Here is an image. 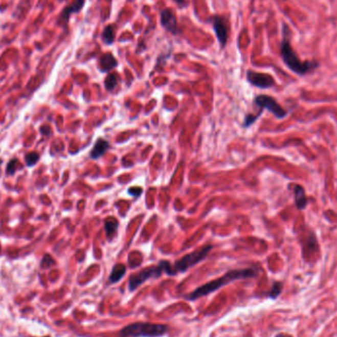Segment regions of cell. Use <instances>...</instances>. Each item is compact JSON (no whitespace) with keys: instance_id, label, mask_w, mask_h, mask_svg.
Segmentation results:
<instances>
[{"instance_id":"obj_1","label":"cell","mask_w":337,"mask_h":337,"mask_svg":"<svg viewBox=\"0 0 337 337\" xmlns=\"http://www.w3.org/2000/svg\"><path fill=\"white\" fill-rule=\"evenodd\" d=\"M282 30H283L282 33L283 37L280 44V55L283 60L284 64L287 68L299 76H305L316 71L321 66V63L318 60H306V61L301 60L291 44L290 28L286 23H284L282 25Z\"/></svg>"},{"instance_id":"obj_2","label":"cell","mask_w":337,"mask_h":337,"mask_svg":"<svg viewBox=\"0 0 337 337\" xmlns=\"http://www.w3.org/2000/svg\"><path fill=\"white\" fill-rule=\"evenodd\" d=\"M257 275V270L255 268H245V269L231 270L221 276L220 278H217L213 281H210L208 283L204 284L203 286L196 288L193 292H191L189 295L185 297L189 301H194L196 299H199L201 297L207 296L220 288L232 283L236 280L241 279H246V278H254Z\"/></svg>"},{"instance_id":"obj_3","label":"cell","mask_w":337,"mask_h":337,"mask_svg":"<svg viewBox=\"0 0 337 337\" xmlns=\"http://www.w3.org/2000/svg\"><path fill=\"white\" fill-rule=\"evenodd\" d=\"M163 273H166L170 276L175 275L173 265L167 260L160 261L159 264L156 266H149L145 269H142L135 274H132L128 280V289L130 292H133L149 279L158 278L162 275Z\"/></svg>"},{"instance_id":"obj_4","label":"cell","mask_w":337,"mask_h":337,"mask_svg":"<svg viewBox=\"0 0 337 337\" xmlns=\"http://www.w3.org/2000/svg\"><path fill=\"white\" fill-rule=\"evenodd\" d=\"M168 331L169 328L166 324L134 323L122 328L119 337H161Z\"/></svg>"},{"instance_id":"obj_5","label":"cell","mask_w":337,"mask_h":337,"mask_svg":"<svg viewBox=\"0 0 337 337\" xmlns=\"http://www.w3.org/2000/svg\"><path fill=\"white\" fill-rule=\"evenodd\" d=\"M212 249H213V245H210V244L205 245L201 249L196 250L195 252L189 254V255L182 257L181 259H178L177 261H175V264L173 265V270H174L175 275L178 272H186L190 267H192L195 264H197L198 262H200L207 256Z\"/></svg>"},{"instance_id":"obj_6","label":"cell","mask_w":337,"mask_h":337,"mask_svg":"<svg viewBox=\"0 0 337 337\" xmlns=\"http://www.w3.org/2000/svg\"><path fill=\"white\" fill-rule=\"evenodd\" d=\"M255 102L256 105L261 108L260 111H262V109L265 108L271 114H273L274 117L278 120H283L289 115V113L285 108H282L274 98L268 95L256 96Z\"/></svg>"},{"instance_id":"obj_7","label":"cell","mask_w":337,"mask_h":337,"mask_svg":"<svg viewBox=\"0 0 337 337\" xmlns=\"http://www.w3.org/2000/svg\"><path fill=\"white\" fill-rule=\"evenodd\" d=\"M246 78L252 85L260 89H269L275 85L274 78L266 73H259L253 70H249L246 73Z\"/></svg>"},{"instance_id":"obj_8","label":"cell","mask_w":337,"mask_h":337,"mask_svg":"<svg viewBox=\"0 0 337 337\" xmlns=\"http://www.w3.org/2000/svg\"><path fill=\"white\" fill-rule=\"evenodd\" d=\"M213 29L221 48H225L229 38L228 22L224 17L217 15L213 18Z\"/></svg>"},{"instance_id":"obj_9","label":"cell","mask_w":337,"mask_h":337,"mask_svg":"<svg viewBox=\"0 0 337 337\" xmlns=\"http://www.w3.org/2000/svg\"><path fill=\"white\" fill-rule=\"evenodd\" d=\"M85 5V0H75L74 2H72L71 4L68 5L59 15L58 19H57V23L63 27L68 26L70 16L72 14L79 13L83 9Z\"/></svg>"},{"instance_id":"obj_10","label":"cell","mask_w":337,"mask_h":337,"mask_svg":"<svg viewBox=\"0 0 337 337\" xmlns=\"http://www.w3.org/2000/svg\"><path fill=\"white\" fill-rule=\"evenodd\" d=\"M160 22L162 26L167 32L176 35L177 34V23H176V17L173 10L166 8L161 11L160 13Z\"/></svg>"},{"instance_id":"obj_11","label":"cell","mask_w":337,"mask_h":337,"mask_svg":"<svg viewBox=\"0 0 337 337\" xmlns=\"http://www.w3.org/2000/svg\"><path fill=\"white\" fill-rule=\"evenodd\" d=\"M294 198H295V206L298 210H305L308 205V198L306 195V190L301 185L294 186Z\"/></svg>"},{"instance_id":"obj_12","label":"cell","mask_w":337,"mask_h":337,"mask_svg":"<svg viewBox=\"0 0 337 337\" xmlns=\"http://www.w3.org/2000/svg\"><path fill=\"white\" fill-rule=\"evenodd\" d=\"M99 65L102 72H108L109 70L118 66V60L110 53H107L100 57Z\"/></svg>"},{"instance_id":"obj_13","label":"cell","mask_w":337,"mask_h":337,"mask_svg":"<svg viewBox=\"0 0 337 337\" xmlns=\"http://www.w3.org/2000/svg\"><path fill=\"white\" fill-rule=\"evenodd\" d=\"M108 147H109V143H108L107 140L103 139V138H99L96 143H95L94 147L92 149L91 151V158L92 159H98L100 157H102L106 151L108 150Z\"/></svg>"},{"instance_id":"obj_14","label":"cell","mask_w":337,"mask_h":337,"mask_svg":"<svg viewBox=\"0 0 337 337\" xmlns=\"http://www.w3.org/2000/svg\"><path fill=\"white\" fill-rule=\"evenodd\" d=\"M125 273H126L125 265L122 263H118L114 266V268L111 270L108 280L110 283H118L119 281H121V279L125 275Z\"/></svg>"},{"instance_id":"obj_15","label":"cell","mask_w":337,"mask_h":337,"mask_svg":"<svg viewBox=\"0 0 337 337\" xmlns=\"http://www.w3.org/2000/svg\"><path fill=\"white\" fill-rule=\"evenodd\" d=\"M115 38H116L115 25L114 24L107 25L102 33V40L104 41V43H106L107 46L113 44L115 41Z\"/></svg>"},{"instance_id":"obj_16","label":"cell","mask_w":337,"mask_h":337,"mask_svg":"<svg viewBox=\"0 0 337 337\" xmlns=\"http://www.w3.org/2000/svg\"><path fill=\"white\" fill-rule=\"evenodd\" d=\"M119 228V222L116 219L108 218L105 221V229H106V234L108 239L110 238L111 235H114Z\"/></svg>"},{"instance_id":"obj_17","label":"cell","mask_w":337,"mask_h":337,"mask_svg":"<svg viewBox=\"0 0 337 337\" xmlns=\"http://www.w3.org/2000/svg\"><path fill=\"white\" fill-rule=\"evenodd\" d=\"M119 84V76L116 73L108 74V77L105 80V87L108 91H113Z\"/></svg>"},{"instance_id":"obj_18","label":"cell","mask_w":337,"mask_h":337,"mask_svg":"<svg viewBox=\"0 0 337 337\" xmlns=\"http://www.w3.org/2000/svg\"><path fill=\"white\" fill-rule=\"evenodd\" d=\"M283 290V284L281 282H274L272 284V287L270 289L269 293H268V297L270 299H277L279 295L282 293Z\"/></svg>"},{"instance_id":"obj_19","label":"cell","mask_w":337,"mask_h":337,"mask_svg":"<svg viewBox=\"0 0 337 337\" xmlns=\"http://www.w3.org/2000/svg\"><path fill=\"white\" fill-rule=\"evenodd\" d=\"M39 159H40V155L38 153H35V152L28 153L25 157V162L28 167H32L38 163Z\"/></svg>"},{"instance_id":"obj_20","label":"cell","mask_w":337,"mask_h":337,"mask_svg":"<svg viewBox=\"0 0 337 337\" xmlns=\"http://www.w3.org/2000/svg\"><path fill=\"white\" fill-rule=\"evenodd\" d=\"M261 111H259L256 116H254V115H248L244 119V122H243V126L244 127H249L251 126L252 124H254L256 122V120L261 116Z\"/></svg>"},{"instance_id":"obj_21","label":"cell","mask_w":337,"mask_h":337,"mask_svg":"<svg viewBox=\"0 0 337 337\" xmlns=\"http://www.w3.org/2000/svg\"><path fill=\"white\" fill-rule=\"evenodd\" d=\"M16 162H17V159H12V160L9 162L8 166H7V171H6V174H7V175H12L14 173H15V168H14L13 165Z\"/></svg>"},{"instance_id":"obj_22","label":"cell","mask_w":337,"mask_h":337,"mask_svg":"<svg viewBox=\"0 0 337 337\" xmlns=\"http://www.w3.org/2000/svg\"><path fill=\"white\" fill-rule=\"evenodd\" d=\"M275 337H292L290 335H287V334H283V333H280V334H277Z\"/></svg>"},{"instance_id":"obj_23","label":"cell","mask_w":337,"mask_h":337,"mask_svg":"<svg viewBox=\"0 0 337 337\" xmlns=\"http://www.w3.org/2000/svg\"><path fill=\"white\" fill-rule=\"evenodd\" d=\"M44 337H51V336H44Z\"/></svg>"}]
</instances>
